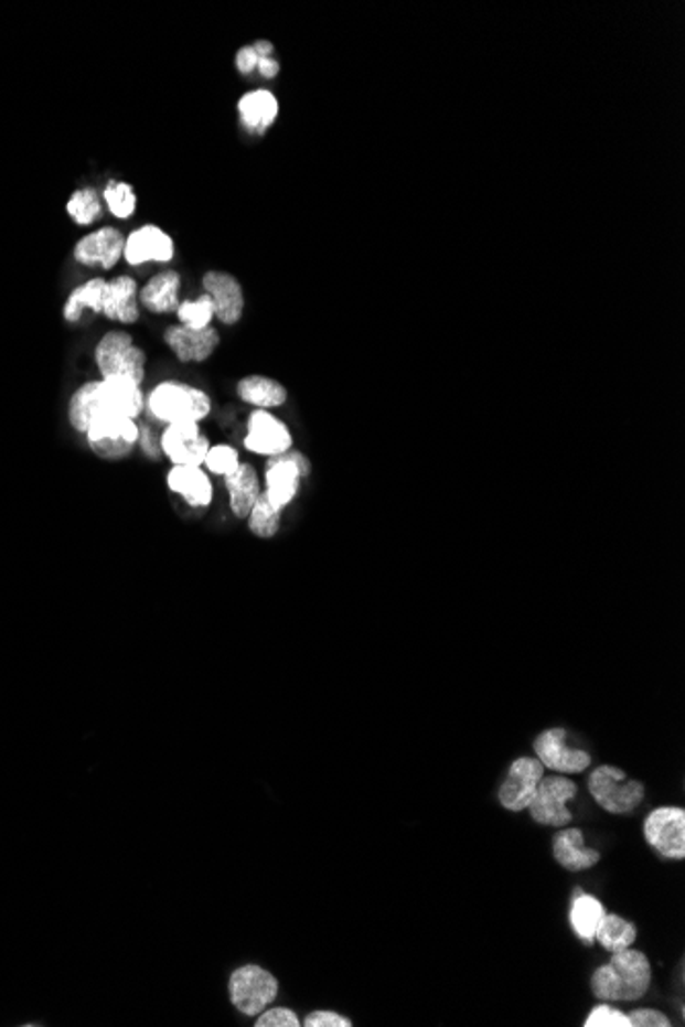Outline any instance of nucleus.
<instances>
[{
	"mask_svg": "<svg viewBox=\"0 0 685 1027\" xmlns=\"http://www.w3.org/2000/svg\"><path fill=\"white\" fill-rule=\"evenodd\" d=\"M228 991L234 1007L248 1017H255L278 998L279 983L271 972L248 964L234 970Z\"/></svg>",
	"mask_w": 685,
	"mask_h": 1027,
	"instance_id": "obj_8",
	"label": "nucleus"
},
{
	"mask_svg": "<svg viewBox=\"0 0 685 1027\" xmlns=\"http://www.w3.org/2000/svg\"><path fill=\"white\" fill-rule=\"evenodd\" d=\"M236 394L243 403L261 408V410L278 408V406L286 405L288 400L286 386L278 379L267 376L243 377L236 386Z\"/></svg>",
	"mask_w": 685,
	"mask_h": 1027,
	"instance_id": "obj_25",
	"label": "nucleus"
},
{
	"mask_svg": "<svg viewBox=\"0 0 685 1027\" xmlns=\"http://www.w3.org/2000/svg\"><path fill=\"white\" fill-rule=\"evenodd\" d=\"M105 281L103 277H93L88 279L85 284H81L78 288H74L71 291V296L66 298L64 302V308H62V317L66 322H78L83 319L87 312H93V314H101V302H103V288H105Z\"/></svg>",
	"mask_w": 685,
	"mask_h": 1027,
	"instance_id": "obj_27",
	"label": "nucleus"
},
{
	"mask_svg": "<svg viewBox=\"0 0 685 1027\" xmlns=\"http://www.w3.org/2000/svg\"><path fill=\"white\" fill-rule=\"evenodd\" d=\"M534 751L539 763L556 773H581L591 766L589 752L570 749L567 745L565 728H550L542 732L534 742Z\"/></svg>",
	"mask_w": 685,
	"mask_h": 1027,
	"instance_id": "obj_16",
	"label": "nucleus"
},
{
	"mask_svg": "<svg viewBox=\"0 0 685 1027\" xmlns=\"http://www.w3.org/2000/svg\"><path fill=\"white\" fill-rule=\"evenodd\" d=\"M628 1017L634 1027H671L670 1017L656 1009H636Z\"/></svg>",
	"mask_w": 685,
	"mask_h": 1027,
	"instance_id": "obj_36",
	"label": "nucleus"
},
{
	"mask_svg": "<svg viewBox=\"0 0 685 1027\" xmlns=\"http://www.w3.org/2000/svg\"><path fill=\"white\" fill-rule=\"evenodd\" d=\"M585 1027H632L627 1013L618 1012L608 1005H598L585 1019Z\"/></svg>",
	"mask_w": 685,
	"mask_h": 1027,
	"instance_id": "obj_34",
	"label": "nucleus"
},
{
	"mask_svg": "<svg viewBox=\"0 0 685 1027\" xmlns=\"http://www.w3.org/2000/svg\"><path fill=\"white\" fill-rule=\"evenodd\" d=\"M138 281L130 276H117L105 281L101 314L119 324H136L140 320Z\"/></svg>",
	"mask_w": 685,
	"mask_h": 1027,
	"instance_id": "obj_19",
	"label": "nucleus"
},
{
	"mask_svg": "<svg viewBox=\"0 0 685 1027\" xmlns=\"http://www.w3.org/2000/svg\"><path fill=\"white\" fill-rule=\"evenodd\" d=\"M167 486L193 509H204L214 499V486L202 466H173L167 472Z\"/></svg>",
	"mask_w": 685,
	"mask_h": 1027,
	"instance_id": "obj_21",
	"label": "nucleus"
},
{
	"mask_svg": "<svg viewBox=\"0 0 685 1027\" xmlns=\"http://www.w3.org/2000/svg\"><path fill=\"white\" fill-rule=\"evenodd\" d=\"M544 778V766L538 759L520 757L510 767V773L499 790V802L511 812H522L536 796L539 782Z\"/></svg>",
	"mask_w": 685,
	"mask_h": 1027,
	"instance_id": "obj_14",
	"label": "nucleus"
},
{
	"mask_svg": "<svg viewBox=\"0 0 685 1027\" xmlns=\"http://www.w3.org/2000/svg\"><path fill=\"white\" fill-rule=\"evenodd\" d=\"M649 958L636 950H622L612 960L596 970L591 978L593 995L601 1001H639L651 986Z\"/></svg>",
	"mask_w": 685,
	"mask_h": 1027,
	"instance_id": "obj_2",
	"label": "nucleus"
},
{
	"mask_svg": "<svg viewBox=\"0 0 685 1027\" xmlns=\"http://www.w3.org/2000/svg\"><path fill=\"white\" fill-rule=\"evenodd\" d=\"M555 859L569 871H584L598 864L599 854L585 847L584 833L579 828H563L556 833Z\"/></svg>",
	"mask_w": 685,
	"mask_h": 1027,
	"instance_id": "obj_24",
	"label": "nucleus"
},
{
	"mask_svg": "<svg viewBox=\"0 0 685 1027\" xmlns=\"http://www.w3.org/2000/svg\"><path fill=\"white\" fill-rule=\"evenodd\" d=\"M236 68L240 74H250L253 71H257V64H259V56L257 52L253 50V45H245L236 52Z\"/></svg>",
	"mask_w": 685,
	"mask_h": 1027,
	"instance_id": "obj_38",
	"label": "nucleus"
},
{
	"mask_svg": "<svg viewBox=\"0 0 685 1027\" xmlns=\"http://www.w3.org/2000/svg\"><path fill=\"white\" fill-rule=\"evenodd\" d=\"M181 276L175 269H164L157 276L150 277L147 284L140 288L138 302L140 308H145L150 314L164 317V314H175L181 306Z\"/></svg>",
	"mask_w": 685,
	"mask_h": 1027,
	"instance_id": "obj_20",
	"label": "nucleus"
},
{
	"mask_svg": "<svg viewBox=\"0 0 685 1027\" xmlns=\"http://www.w3.org/2000/svg\"><path fill=\"white\" fill-rule=\"evenodd\" d=\"M247 520L248 529H250L255 536L269 539V537L276 536L279 532L281 511L274 509L271 503L267 501V496L261 492V496L257 499V503L250 509Z\"/></svg>",
	"mask_w": 685,
	"mask_h": 1027,
	"instance_id": "obj_31",
	"label": "nucleus"
},
{
	"mask_svg": "<svg viewBox=\"0 0 685 1027\" xmlns=\"http://www.w3.org/2000/svg\"><path fill=\"white\" fill-rule=\"evenodd\" d=\"M103 197L99 191L93 188H81L74 191L66 202V214L76 226H90L103 217Z\"/></svg>",
	"mask_w": 685,
	"mask_h": 1027,
	"instance_id": "obj_28",
	"label": "nucleus"
},
{
	"mask_svg": "<svg viewBox=\"0 0 685 1027\" xmlns=\"http://www.w3.org/2000/svg\"><path fill=\"white\" fill-rule=\"evenodd\" d=\"M253 50L257 52V56H259V58H267V56H271V54H274V44H271V42H267V40H259V42H255V44H253Z\"/></svg>",
	"mask_w": 685,
	"mask_h": 1027,
	"instance_id": "obj_41",
	"label": "nucleus"
},
{
	"mask_svg": "<svg viewBox=\"0 0 685 1027\" xmlns=\"http://www.w3.org/2000/svg\"><path fill=\"white\" fill-rule=\"evenodd\" d=\"M103 203L107 205L109 214L117 220H130L138 210V195L136 189L128 181L111 179L101 193Z\"/></svg>",
	"mask_w": 685,
	"mask_h": 1027,
	"instance_id": "obj_30",
	"label": "nucleus"
},
{
	"mask_svg": "<svg viewBox=\"0 0 685 1027\" xmlns=\"http://www.w3.org/2000/svg\"><path fill=\"white\" fill-rule=\"evenodd\" d=\"M175 259V240L157 224L138 226L126 236L124 261L130 267L167 265Z\"/></svg>",
	"mask_w": 685,
	"mask_h": 1027,
	"instance_id": "obj_12",
	"label": "nucleus"
},
{
	"mask_svg": "<svg viewBox=\"0 0 685 1027\" xmlns=\"http://www.w3.org/2000/svg\"><path fill=\"white\" fill-rule=\"evenodd\" d=\"M124 245L126 234L114 226H103L99 231L90 232L74 245V261L88 269H103L111 271L117 263L124 259Z\"/></svg>",
	"mask_w": 685,
	"mask_h": 1027,
	"instance_id": "obj_13",
	"label": "nucleus"
},
{
	"mask_svg": "<svg viewBox=\"0 0 685 1027\" xmlns=\"http://www.w3.org/2000/svg\"><path fill=\"white\" fill-rule=\"evenodd\" d=\"M257 71L261 74L263 78L267 81H274L279 74V62L274 58V56H267V58H259V64H257Z\"/></svg>",
	"mask_w": 685,
	"mask_h": 1027,
	"instance_id": "obj_40",
	"label": "nucleus"
},
{
	"mask_svg": "<svg viewBox=\"0 0 685 1027\" xmlns=\"http://www.w3.org/2000/svg\"><path fill=\"white\" fill-rule=\"evenodd\" d=\"M138 443L142 446L145 453L150 456L152 460H159V456H161V446L154 441V435H152V429H150L148 425H140V441H138Z\"/></svg>",
	"mask_w": 685,
	"mask_h": 1027,
	"instance_id": "obj_39",
	"label": "nucleus"
},
{
	"mask_svg": "<svg viewBox=\"0 0 685 1027\" xmlns=\"http://www.w3.org/2000/svg\"><path fill=\"white\" fill-rule=\"evenodd\" d=\"M636 935H639L636 927L632 923H628L618 914H606L596 933V940L603 945V950L616 954V952L628 950L636 941Z\"/></svg>",
	"mask_w": 685,
	"mask_h": 1027,
	"instance_id": "obj_29",
	"label": "nucleus"
},
{
	"mask_svg": "<svg viewBox=\"0 0 685 1027\" xmlns=\"http://www.w3.org/2000/svg\"><path fill=\"white\" fill-rule=\"evenodd\" d=\"M644 837L656 854L667 859L685 857V811L677 806H663L651 812L644 821Z\"/></svg>",
	"mask_w": 685,
	"mask_h": 1027,
	"instance_id": "obj_11",
	"label": "nucleus"
},
{
	"mask_svg": "<svg viewBox=\"0 0 685 1027\" xmlns=\"http://www.w3.org/2000/svg\"><path fill=\"white\" fill-rule=\"evenodd\" d=\"M589 792L603 811L627 814L641 806L644 785L627 780V773L618 767L601 766L589 778Z\"/></svg>",
	"mask_w": 685,
	"mask_h": 1027,
	"instance_id": "obj_7",
	"label": "nucleus"
},
{
	"mask_svg": "<svg viewBox=\"0 0 685 1027\" xmlns=\"http://www.w3.org/2000/svg\"><path fill=\"white\" fill-rule=\"evenodd\" d=\"M161 453H164L173 466H204L205 456L210 451V439L202 434L200 422H171L162 429L159 437Z\"/></svg>",
	"mask_w": 685,
	"mask_h": 1027,
	"instance_id": "obj_10",
	"label": "nucleus"
},
{
	"mask_svg": "<svg viewBox=\"0 0 685 1027\" xmlns=\"http://www.w3.org/2000/svg\"><path fill=\"white\" fill-rule=\"evenodd\" d=\"M307 1027H351L347 1017L335 1012H312L304 1019Z\"/></svg>",
	"mask_w": 685,
	"mask_h": 1027,
	"instance_id": "obj_37",
	"label": "nucleus"
},
{
	"mask_svg": "<svg viewBox=\"0 0 685 1027\" xmlns=\"http://www.w3.org/2000/svg\"><path fill=\"white\" fill-rule=\"evenodd\" d=\"M238 463H240L238 451L228 443H218V446H212L207 451L204 466L216 477H228L231 472L236 470Z\"/></svg>",
	"mask_w": 685,
	"mask_h": 1027,
	"instance_id": "obj_33",
	"label": "nucleus"
},
{
	"mask_svg": "<svg viewBox=\"0 0 685 1027\" xmlns=\"http://www.w3.org/2000/svg\"><path fill=\"white\" fill-rule=\"evenodd\" d=\"M204 293L210 296L214 304V319H218L222 324L231 327L243 319L245 312V293L243 286L236 277L212 269L202 277Z\"/></svg>",
	"mask_w": 685,
	"mask_h": 1027,
	"instance_id": "obj_18",
	"label": "nucleus"
},
{
	"mask_svg": "<svg viewBox=\"0 0 685 1027\" xmlns=\"http://www.w3.org/2000/svg\"><path fill=\"white\" fill-rule=\"evenodd\" d=\"M575 892L577 895L570 905V927L579 940L593 943L599 926L606 917V909L598 898L584 895L581 890H575Z\"/></svg>",
	"mask_w": 685,
	"mask_h": 1027,
	"instance_id": "obj_26",
	"label": "nucleus"
},
{
	"mask_svg": "<svg viewBox=\"0 0 685 1027\" xmlns=\"http://www.w3.org/2000/svg\"><path fill=\"white\" fill-rule=\"evenodd\" d=\"M224 480H226V491H228L234 515L238 520H247L250 509L255 506L263 492L257 470L250 463L240 462L234 472L224 477Z\"/></svg>",
	"mask_w": 685,
	"mask_h": 1027,
	"instance_id": "obj_23",
	"label": "nucleus"
},
{
	"mask_svg": "<svg viewBox=\"0 0 685 1027\" xmlns=\"http://www.w3.org/2000/svg\"><path fill=\"white\" fill-rule=\"evenodd\" d=\"M95 363L103 379L119 377L142 386L147 376V353L136 345L133 336L126 331L103 334L95 347Z\"/></svg>",
	"mask_w": 685,
	"mask_h": 1027,
	"instance_id": "obj_4",
	"label": "nucleus"
},
{
	"mask_svg": "<svg viewBox=\"0 0 685 1027\" xmlns=\"http://www.w3.org/2000/svg\"><path fill=\"white\" fill-rule=\"evenodd\" d=\"M577 796V783L569 778H542L536 796L529 802L532 819L544 826H569L572 823L567 804Z\"/></svg>",
	"mask_w": 685,
	"mask_h": 1027,
	"instance_id": "obj_9",
	"label": "nucleus"
},
{
	"mask_svg": "<svg viewBox=\"0 0 685 1027\" xmlns=\"http://www.w3.org/2000/svg\"><path fill=\"white\" fill-rule=\"evenodd\" d=\"M292 434L283 420H279L269 410H253L247 420V437L245 448L257 456L274 458L292 449Z\"/></svg>",
	"mask_w": 685,
	"mask_h": 1027,
	"instance_id": "obj_15",
	"label": "nucleus"
},
{
	"mask_svg": "<svg viewBox=\"0 0 685 1027\" xmlns=\"http://www.w3.org/2000/svg\"><path fill=\"white\" fill-rule=\"evenodd\" d=\"M279 116L278 97L267 88L245 93L238 101V117L243 128L253 136H265Z\"/></svg>",
	"mask_w": 685,
	"mask_h": 1027,
	"instance_id": "obj_22",
	"label": "nucleus"
},
{
	"mask_svg": "<svg viewBox=\"0 0 685 1027\" xmlns=\"http://www.w3.org/2000/svg\"><path fill=\"white\" fill-rule=\"evenodd\" d=\"M85 437L97 458L105 462H121L130 458L140 441V422L124 415L103 413L90 420Z\"/></svg>",
	"mask_w": 685,
	"mask_h": 1027,
	"instance_id": "obj_5",
	"label": "nucleus"
},
{
	"mask_svg": "<svg viewBox=\"0 0 685 1027\" xmlns=\"http://www.w3.org/2000/svg\"><path fill=\"white\" fill-rule=\"evenodd\" d=\"M257 1027H298L302 1026L298 1015L292 1012V1009H286V1007H276V1009H269V1012L259 1013L257 1021H255Z\"/></svg>",
	"mask_w": 685,
	"mask_h": 1027,
	"instance_id": "obj_35",
	"label": "nucleus"
},
{
	"mask_svg": "<svg viewBox=\"0 0 685 1027\" xmlns=\"http://www.w3.org/2000/svg\"><path fill=\"white\" fill-rule=\"evenodd\" d=\"M162 341L173 351L179 362L204 363L218 349L220 334L214 327L190 329L183 324H171L164 329Z\"/></svg>",
	"mask_w": 685,
	"mask_h": 1027,
	"instance_id": "obj_17",
	"label": "nucleus"
},
{
	"mask_svg": "<svg viewBox=\"0 0 685 1027\" xmlns=\"http://www.w3.org/2000/svg\"><path fill=\"white\" fill-rule=\"evenodd\" d=\"M175 317L179 319V324H183V327L207 329V327H212V320H214V304H212L207 293H202L200 298L181 302Z\"/></svg>",
	"mask_w": 685,
	"mask_h": 1027,
	"instance_id": "obj_32",
	"label": "nucleus"
},
{
	"mask_svg": "<svg viewBox=\"0 0 685 1027\" xmlns=\"http://www.w3.org/2000/svg\"><path fill=\"white\" fill-rule=\"evenodd\" d=\"M147 394L128 379H93L78 386L68 403V422L76 434L85 435L90 420L103 413L138 419L145 413Z\"/></svg>",
	"mask_w": 685,
	"mask_h": 1027,
	"instance_id": "obj_1",
	"label": "nucleus"
},
{
	"mask_svg": "<svg viewBox=\"0 0 685 1027\" xmlns=\"http://www.w3.org/2000/svg\"><path fill=\"white\" fill-rule=\"evenodd\" d=\"M145 410L164 425L183 420L202 422L212 413V398L202 388L185 382L164 379L148 392Z\"/></svg>",
	"mask_w": 685,
	"mask_h": 1027,
	"instance_id": "obj_3",
	"label": "nucleus"
},
{
	"mask_svg": "<svg viewBox=\"0 0 685 1027\" xmlns=\"http://www.w3.org/2000/svg\"><path fill=\"white\" fill-rule=\"evenodd\" d=\"M308 474H310V462L307 456L298 449H288L286 453H279L267 460L263 494L267 496V501L274 509L283 511L296 499V494L300 491V480L307 478Z\"/></svg>",
	"mask_w": 685,
	"mask_h": 1027,
	"instance_id": "obj_6",
	"label": "nucleus"
}]
</instances>
